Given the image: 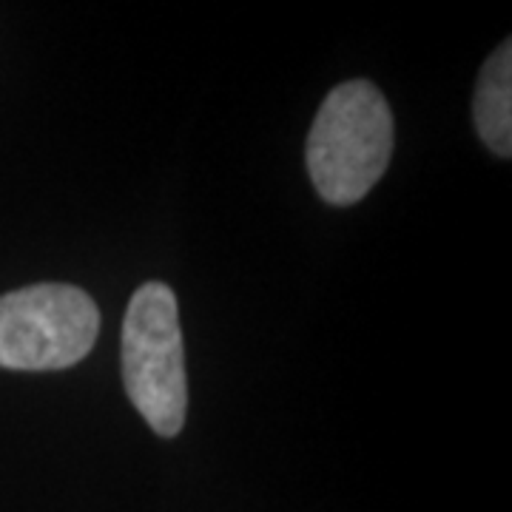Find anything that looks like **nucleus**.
Segmentation results:
<instances>
[{
	"mask_svg": "<svg viewBox=\"0 0 512 512\" xmlns=\"http://www.w3.org/2000/svg\"><path fill=\"white\" fill-rule=\"evenodd\" d=\"M120 353L128 402L157 436L174 439L188 413V382L177 293L168 285L146 282L131 296Z\"/></svg>",
	"mask_w": 512,
	"mask_h": 512,
	"instance_id": "nucleus-2",
	"label": "nucleus"
},
{
	"mask_svg": "<svg viewBox=\"0 0 512 512\" xmlns=\"http://www.w3.org/2000/svg\"><path fill=\"white\" fill-rule=\"evenodd\" d=\"M100 311L86 291L60 282L0 296V367L66 370L92 353Z\"/></svg>",
	"mask_w": 512,
	"mask_h": 512,
	"instance_id": "nucleus-3",
	"label": "nucleus"
},
{
	"mask_svg": "<svg viewBox=\"0 0 512 512\" xmlns=\"http://www.w3.org/2000/svg\"><path fill=\"white\" fill-rule=\"evenodd\" d=\"M308 174L330 205L365 200L393 157V114L370 80H350L325 97L308 134Z\"/></svg>",
	"mask_w": 512,
	"mask_h": 512,
	"instance_id": "nucleus-1",
	"label": "nucleus"
},
{
	"mask_svg": "<svg viewBox=\"0 0 512 512\" xmlns=\"http://www.w3.org/2000/svg\"><path fill=\"white\" fill-rule=\"evenodd\" d=\"M476 128L487 148L498 157L512 154V43L504 40L495 55L478 74L476 103H473Z\"/></svg>",
	"mask_w": 512,
	"mask_h": 512,
	"instance_id": "nucleus-4",
	"label": "nucleus"
}]
</instances>
